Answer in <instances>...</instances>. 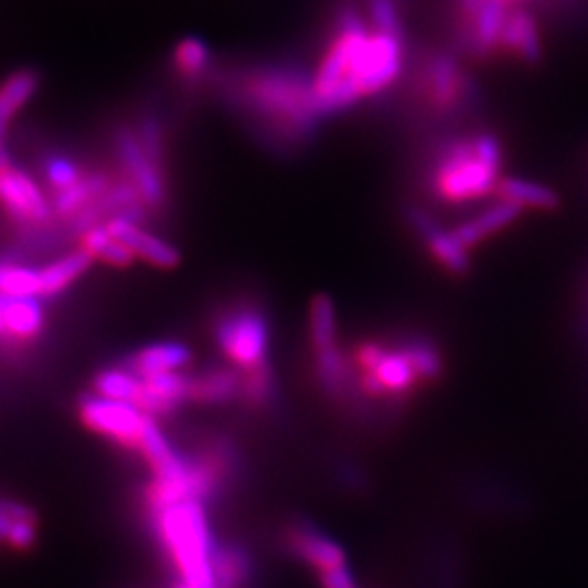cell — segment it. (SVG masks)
<instances>
[{
  "mask_svg": "<svg viewBox=\"0 0 588 588\" xmlns=\"http://www.w3.org/2000/svg\"><path fill=\"white\" fill-rule=\"evenodd\" d=\"M40 85V75L35 71H18L4 84L0 85V127L29 103Z\"/></svg>",
  "mask_w": 588,
  "mask_h": 588,
  "instance_id": "603a6c76",
  "label": "cell"
},
{
  "mask_svg": "<svg viewBox=\"0 0 588 588\" xmlns=\"http://www.w3.org/2000/svg\"><path fill=\"white\" fill-rule=\"evenodd\" d=\"M319 578H321V587L323 588H360L346 565L332 569V571H325V574H319Z\"/></svg>",
  "mask_w": 588,
  "mask_h": 588,
  "instance_id": "4316f807",
  "label": "cell"
},
{
  "mask_svg": "<svg viewBox=\"0 0 588 588\" xmlns=\"http://www.w3.org/2000/svg\"><path fill=\"white\" fill-rule=\"evenodd\" d=\"M40 518L33 507L0 498V545L11 552H29L38 543Z\"/></svg>",
  "mask_w": 588,
  "mask_h": 588,
  "instance_id": "ac0fdd59",
  "label": "cell"
},
{
  "mask_svg": "<svg viewBox=\"0 0 588 588\" xmlns=\"http://www.w3.org/2000/svg\"><path fill=\"white\" fill-rule=\"evenodd\" d=\"M502 57L523 66H538L545 57L543 31L536 13L525 4H514L505 22Z\"/></svg>",
  "mask_w": 588,
  "mask_h": 588,
  "instance_id": "7c38bea8",
  "label": "cell"
},
{
  "mask_svg": "<svg viewBox=\"0 0 588 588\" xmlns=\"http://www.w3.org/2000/svg\"><path fill=\"white\" fill-rule=\"evenodd\" d=\"M505 2H510V4H525V7H527L530 0H505ZM560 2H563V0H560Z\"/></svg>",
  "mask_w": 588,
  "mask_h": 588,
  "instance_id": "f1b7e54d",
  "label": "cell"
},
{
  "mask_svg": "<svg viewBox=\"0 0 588 588\" xmlns=\"http://www.w3.org/2000/svg\"><path fill=\"white\" fill-rule=\"evenodd\" d=\"M308 330L319 382L328 393L336 395L344 379V362L338 349L336 306L330 295L321 292L312 299L308 312Z\"/></svg>",
  "mask_w": 588,
  "mask_h": 588,
  "instance_id": "ba28073f",
  "label": "cell"
},
{
  "mask_svg": "<svg viewBox=\"0 0 588 588\" xmlns=\"http://www.w3.org/2000/svg\"><path fill=\"white\" fill-rule=\"evenodd\" d=\"M498 201L514 203L523 210H538V212H556L560 207V194L545 185L521 177H502L495 190Z\"/></svg>",
  "mask_w": 588,
  "mask_h": 588,
  "instance_id": "d6986e66",
  "label": "cell"
},
{
  "mask_svg": "<svg viewBox=\"0 0 588 588\" xmlns=\"http://www.w3.org/2000/svg\"><path fill=\"white\" fill-rule=\"evenodd\" d=\"M120 364L142 379L164 373H183V368L192 364V349L174 340L153 342L125 357Z\"/></svg>",
  "mask_w": 588,
  "mask_h": 588,
  "instance_id": "5bb4252c",
  "label": "cell"
},
{
  "mask_svg": "<svg viewBox=\"0 0 588 588\" xmlns=\"http://www.w3.org/2000/svg\"><path fill=\"white\" fill-rule=\"evenodd\" d=\"M0 292L9 297H40V268L0 261Z\"/></svg>",
  "mask_w": 588,
  "mask_h": 588,
  "instance_id": "cb8c5ba5",
  "label": "cell"
},
{
  "mask_svg": "<svg viewBox=\"0 0 588 588\" xmlns=\"http://www.w3.org/2000/svg\"><path fill=\"white\" fill-rule=\"evenodd\" d=\"M79 245H82V252L87 253L92 259L103 261L107 266L129 268L136 264L133 253L129 252L116 236H111L105 225H96L87 229L79 238Z\"/></svg>",
  "mask_w": 588,
  "mask_h": 588,
  "instance_id": "7402d4cb",
  "label": "cell"
},
{
  "mask_svg": "<svg viewBox=\"0 0 588 588\" xmlns=\"http://www.w3.org/2000/svg\"><path fill=\"white\" fill-rule=\"evenodd\" d=\"M218 588H245L252 580V556L240 543H223L214 556Z\"/></svg>",
  "mask_w": 588,
  "mask_h": 588,
  "instance_id": "44dd1931",
  "label": "cell"
},
{
  "mask_svg": "<svg viewBox=\"0 0 588 588\" xmlns=\"http://www.w3.org/2000/svg\"><path fill=\"white\" fill-rule=\"evenodd\" d=\"M286 541L295 556L314 567L319 574L346 565L344 549L332 536H328L308 521H297L295 525H290L286 532Z\"/></svg>",
  "mask_w": 588,
  "mask_h": 588,
  "instance_id": "4fadbf2b",
  "label": "cell"
},
{
  "mask_svg": "<svg viewBox=\"0 0 588 588\" xmlns=\"http://www.w3.org/2000/svg\"><path fill=\"white\" fill-rule=\"evenodd\" d=\"M174 68L185 79H199L210 68V51L199 38H185L174 49Z\"/></svg>",
  "mask_w": 588,
  "mask_h": 588,
  "instance_id": "d4e9b609",
  "label": "cell"
},
{
  "mask_svg": "<svg viewBox=\"0 0 588 588\" xmlns=\"http://www.w3.org/2000/svg\"><path fill=\"white\" fill-rule=\"evenodd\" d=\"M410 94L423 116L434 122H456L482 105L478 79L453 49L420 53L410 77Z\"/></svg>",
  "mask_w": 588,
  "mask_h": 588,
  "instance_id": "277c9868",
  "label": "cell"
},
{
  "mask_svg": "<svg viewBox=\"0 0 588 588\" xmlns=\"http://www.w3.org/2000/svg\"><path fill=\"white\" fill-rule=\"evenodd\" d=\"M360 362L366 371V386L375 395L406 393L420 379L406 346L382 349L377 344H366L360 351Z\"/></svg>",
  "mask_w": 588,
  "mask_h": 588,
  "instance_id": "8fae6325",
  "label": "cell"
},
{
  "mask_svg": "<svg viewBox=\"0 0 588 588\" xmlns=\"http://www.w3.org/2000/svg\"><path fill=\"white\" fill-rule=\"evenodd\" d=\"M243 397V373L234 366L207 368L190 375V404L225 406Z\"/></svg>",
  "mask_w": 588,
  "mask_h": 588,
  "instance_id": "e0dca14e",
  "label": "cell"
},
{
  "mask_svg": "<svg viewBox=\"0 0 588 588\" xmlns=\"http://www.w3.org/2000/svg\"><path fill=\"white\" fill-rule=\"evenodd\" d=\"M44 177H46V183L51 185L53 196H55V194H62V192L75 188L85 174L73 160L62 158V156H51L44 162Z\"/></svg>",
  "mask_w": 588,
  "mask_h": 588,
  "instance_id": "484cf974",
  "label": "cell"
},
{
  "mask_svg": "<svg viewBox=\"0 0 588 588\" xmlns=\"http://www.w3.org/2000/svg\"><path fill=\"white\" fill-rule=\"evenodd\" d=\"M105 227L109 229L111 236H116L129 252L133 253V257H140L156 268L172 270L181 261V255L172 245L162 238H156L149 232H142V227L138 223L114 218V221L105 223Z\"/></svg>",
  "mask_w": 588,
  "mask_h": 588,
  "instance_id": "9a60e30c",
  "label": "cell"
},
{
  "mask_svg": "<svg viewBox=\"0 0 588 588\" xmlns=\"http://www.w3.org/2000/svg\"><path fill=\"white\" fill-rule=\"evenodd\" d=\"M151 525L177 569V580L190 588H218L214 556L218 549L205 504L183 500L172 504H147Z\"/></svg>",
  "mask_w": 588,
  "mask_h": 588,
  "instance_id": "3957f363",
  "label": "cell"
},
{
  "mask_svg": "<svg viewBox=\"0 0 588 588\" xmlns=\"http://www.w3.org/2000/svg\"><path fill=\"white\" fill-rule=\"evenodd\" d=\"M4 127H0V172H7V170L13 169V162H11V156L4 147Z\"/></svg>",
  "mask_w": 588,
  "mask_h": 588,
  "instance_id": "83f0119b",
  "label": "cell"
},
{
  "mask_svg": "<svg viewBox=\"0 0 588 588\" xmlns=\"http://www.w3.org/2000/svg\"><path fill=\"white\" fill-rule=\"evenodd\" d=\"M170 588H190V587H188L185 582H181V580H177V582H174V585H172V587Z\"/></svg>",
  "mask_w": 588,
  "mask_h": 588,
  "instance_id": "f546056e",
  "label": "cell"
},
{
  "mask_svg": "<svg viewBox=\"0 0 588 588\" xmlns=\"http://www.w3.org/2000/svg\"><path fill=\"white\" fill-rule=\"evenodd\" d=\"M0 205L4 214L24 232H31L35 240H42V229L55 221L53 205L42 194L35 179L22 170L0 172Z\"/></svg>",
  "mask_w": 588,
  "mask_h": 588,
  "instance_id": "52a82bcc",
  "label": "cell"
},
{
  "mask_svg": "<svg viewBox=\"0 0 588 588\" xmlns=\"http://www.w3.org/2000/svg\"><path fill=\"white\" fill-rule=\"evenodd\" d=\"M236 98L279 145H306L325 118L312 79L295 66H264L238 77Z\"/></svg>",
  "mask_w": 588,
  "mask_h": 588,
  "instance_id": "7a4b0ae2",
  "label": "cell"
},
{
  "mask_svg": "<svg viewBox=\"0 0 588 588\" xmlns=\"http://www.w3.org/2000/svg\"><path fill=\"white\" fill-rule=\"evenodd\" d=\"M504 160V142L491 129L445 133L425 158V190L445 205L487 199L502 181Z\"/></svg>",
  "mask_w": 588,
  "mask_h": 588,
  "instance_id": "6da1fadb",
  "label": "cell"
},
{
  "mask_svg": "<svg viewBox=\"0 0 588 588\" xmlns=\"http://www.w3.org/2000/svg\"><path fill=\"white\" fill-rule=\"evenodd\" d=\"M406 221L410 232H415L425 243V249L431 259L449 275L464 277L471 272V252L456 238L453 229L440 227V223L427 214L420 205H406Z\"/></svg>",
  "mask_w": 588,
  "mask_h": 588,
  "instance_id": "30bf717a",
  "label": "cell"
},
{
  "mask_svg": "<svg viewBox=\"0 0 588 588\" xmlns=\"http://www.w3.org/2000/svg\"><path fill=\"white\" fill-rule=\"evenodd\" d=\"M114 149L120 167L125 170V179L136 185L149 212L164 210L169 199L164 169L156 164L151 156L142 149L136 129H118L114 136Z\"/></svg>",
  "mask_w": 588,
  "mask_h": 588,
  "instance_id": "9c48e42d",
  "label": "cell"
},
{
  "mask_svg": "<svg viewBox=\"0 0 588 588\" xmlns=\"http://www.w3.org/2000/svg\"><path fill=\"white\" fill-rule=\"evenodd\" d=\"M523 212L525 210L514 205V203L495 201L493 205H489L480 214L456 225L453 234L469 252H473V249L482 247L484 243H489L493 236H498L507 227H512L523 216Z\"/></svg>",
  "mask_w": 588,
  "mask_h": 588,
  "instance_id": "2e32d148",
  "label": "cell"
},
{
  "mask_svg": "<svg viewBox=\"0 0 588 588\" xmlns=\"http://www.w3.org/2000/svg\"><path fill=\"white\" fill-rule=\"evenodd\" d=\"M214 340L243 375L268 366L270 330L264 312L255 306L238 303L225 310L214 323Z\"/></svg>",
  "mask_w": 588,
  "mask_h": 588,
  "instance_id": "5b68a950",
  "label": "cell"
},
{
  "mask_svg": "<svg viewBox=\"0 0 588 588\" xmlns=\"http://www.w3.org/2000/svg\"><path fill=\"white\" fill-rule=\"evenodd\" d=\"M77 415L89 431L103 436L125 449H140L142 431L149 415L138 406L107 399L98 393H84L77 402Z\"/></svg>",
  "mask_w": 588,
  "mask_h": 588,
  "instance_id": "8992f818",
  "label": "cell"
},
{
  "mask_svg": "<svg viewBox=\"0 0 588 588\" xmlns=\"http://www.w3.org/2000/svg\"><path fill=\"white\" fill-rule=\"evenodd\" d=\"M92 261L94 259L79 249L40 268V299H53L68 290L79 277H84Z\"/></svg>",
  "mask_w": 588,
  "mask_h": 588,
  "instance_id": "ffe728a7",
  "label": "cell"
}]
</instances>
